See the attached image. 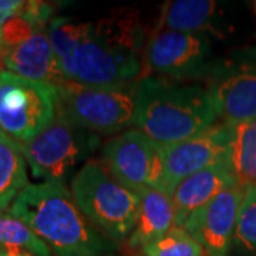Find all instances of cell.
<instances>
[{
    "label": "cell",
    "instance_id": "1",
    "mask_svg": "<svg viewBox=\"0 0 256 256\" xmlns=\"http://www.w3.org/2000/svg\"><path fill=\"white\" fill-rule=\"evenodd\" d=\"M9 210L56 256H104L116 248L84 216L64 182L28 184Z\"/></svg>",
    "mask_w": 256,
    "mask_h": 256
},
{
    "label": "cell",
    "instance_id": "2",
    "mask_svg": "<svg viewBox=\"0 0 256 256\" xmlns=\"http://www.w3.org/2000/svg\"><path fill=\"white\" fill-rule=\"evenodd\" d=\"M210 92L194 82L146 76L136 84L134 127L170 146L216 124Z\"/></svg>",
    "mask_w": 256,
    "mask_h": 256
},
{
    "label": "cell",
    "instance_id": "3",
    "mask_svg": "<svg viewBox=\"0 0 256 256\" xmlns=\"http://www.w3.org/2000/svg\"><path fill=\"white\" fill-rule=\"evenodd\" d=\"M144 32L136 18L87 23L63 78L92 87H128L141 73Z\"/></svg>",
    "mask_w": 256,
    "mask_h": 256
},
{
    "label": "cell",
    "instance_id": "4",
    "mask_svg": "<svg viewBox=\"0 0 256 256\" xmlns=\"http://www.w3.org/2000/svg\"><path fill=\"white\" fill-rule=\"evenodd\" d=\"M74 201L92 225L112 242L130 238L136 228L140 196L118 182L98 161H88L70 184Z\"/></svg>",
    "mask_w": 256,
    "mask_h": 256
},
{
    "label": "cell",
    "instance_id": "5",
    "mask_svg": "<svg viewBox=\"0 0 256 256\" xmlns=\"http://www.w3.org/2000/svg\"><path fill=\"white\" fill-rule=\"evenodd\" d=\"M57 114L92 134L124 132L136 120V86L92 87L64 80L56 87Z\"/></svg>",
    "mask_w": 256,
    "mask_h": 256
},
{
    "label": "cell",
    "instance_id": "6",
    "mask_svg": "<svg viewBox=\"0 0 256 256\" xmlns=\"http://www.w3.org/2000/svg\"><path fill=\"white\" fill-rule=\"evenodd\" d=\"M57 116L53 86L0 68V130L18 144L38 136Z\"/></svg>",
    "mask_w": 256,
    "mask_h": 256
},
{
    "label": "cell",
    "instance_id": "7",
    "mask_svg": "<svg viewBox=\"0 0 256 256\" xmlns=\"http://www.w3.org/2000/svg\"><path fill=\"white\" fill-rule=\"evenodd\" d=\"M98 146V137L56 116L38 136L20 144L28 168L40 182L64 180L86 161Z\"/></svg>",
    "mask_w": 256,
    "mask_h": 256
},
{
    "label": "cell",
    "instance_id": "8",
    "mask_svg": "<svg viewBox=\"0 0 256 256\" xmlns=\"http://www.w3.org/2000/svg\"><path fill=\"white\" fill-rule=\"evenodd\" d=\"M210 101L225 124L256 118V47H246L216 60L208 77Z\"/></svg>",
    "mask_w": 256,
    "mask_h": 256
},
{
    "label": "cell",
    "instance_id": "9",
    "mask_svg": "<svg viewBox=\"0 0 256 256\" xmlns=\"http://www.w3.org/2000/svg\"><path fill=\"white\" fill-rule=\"evenodd\" d=\"M144 63L150 76L178 82H195L210 76L215 62L206 33H182L160 28L144 50Z\"/></svg>",
    "mask_w": 256,
    "mask_h": 256
},
{
    "label": "cell",
    "instance_id": "10",
    "mask_svg": "<svg viewBox=\"0 0 256 256\" xmlns=\"http://www.w3.org/2000/svg\"><path fill=\"white\" fill-rule=\"evenodd\" d=\"M102 164L136 194L164 186V146L138 130H127L111 138L102 148Z\"/></svg>",
    "mask_w": 256,
    "mask_h": 256
},
{
    "label": "cell",
    "instance_id": "11",
    "mask_svg": "<svg viewBox=\"0 0 256 256\" xmlns=\"http://www.w3.org/2000/svg\"><path fill=\"white\" fill-rule=\"evenodd\" d=\"M230 142V124L216 122L212 127L178 144L164 146L165 176L162 191L172 195L176 185L210 165L226 162Z\"/></svg>",
    "mask_w": 256,
    "mask_h": 256
},
{
    "label": "cell",
    "instance_id": "12",
    "mask_svg": "<svg viewBox=\"0 0 256 256\" xmlns=\"http://www.w3.org/2000/svg\"><path fill=\"white\" fill-rule=\"evenodd\" d=\"M242 196L244 186H229L185 222L182 228L200 242L206 256H229Z\"/></svg>",
    "mask_w": 256,
    "mask_h": 256
},
{
    "label": "cell",
    "instance_id": "13",
    "mask_svg": "<svg viewBox=\"0 0 256 256\" xmlns=\"http://www.w3.org/2000/svg\"><path fill=\"white\" fill-rule=\"evenodd\" d=\"M2 64L6 72L54 88L64 82L46 28H37L26 42L6 50Z\"/></svg>",
    "mask_w": 256,
    "mask_h": 256
},
{
    "label": "cell",
    "instance_id": "14",
    "mask_svg": "<svg viewBox=\"0 0 256 256\" xmlns=\"http://www.w3.org/2000/svg\"><path fill=\"white\" fill-rule=\"evenodd\" d=\"M235 185L239 184L226 162L210 165L185 178L171 195L175 208V226L182 228L194 212L201 210L224 190Z\"/></svg>",
    "mask_w": 256,
    "mask_h": 256
},
{
    "label": "cell",
    "instance_id": "15",
    "mask_svg": "<svg viewBox=\"0 0 256 256\" xmlns=\"http://www.w3.org/2000/svg\"><path fill=\"white\" fill-rule=\"evenodd\" d=\"M138 196L137 224L128 238V246L131 249H141L175 228V208L170 194L148 188L138 192Z\"/></svg>",
    "mask_w": 256,
    "mask_h": 256
},
{
    "label": "cell",
    "instance_id": "16",
    "mask_svg": "<svg viewBox=\"0 0 256 256\" xmlns=\"http://www.w3.org/2000/svg\"><path fill=\"white\" fill-rule=\"evenodd\" d=\"M28 185L22 146L0 130V210H6Z\"/></svg>",
    "mask_w": 256,
    "mask_h": 256
},
{
    "label": "cell",
    "instance_id": "17",
    "mask_svg": "<svg viewBox=\"0 0 256 256\" xmlns=\"http://www.w3.org/2000/svg\"><path fill=\"white\" fill-rule=\"evenodd\" d=\"M228 165L240 186L256 185V118L230 124Z\"/></svg>",
    "mask_w": 256,
    "mask_h": 256
},
{
    "label": "cell",
    "instance_id": "18",
    "mask_svg": "<svg viewBox=\"0 0 256 256\" xmlns=\"http://www.w3.org/2000/svg\"><path fill=\"white\" fill-rule=\"evenodd\" d=\"M212 0H175L162 13V28L182 33H206L216 12Z\"/></svg>",
    "mask_w": 256,
    "mask_h": 256
},
{
    "label": "cell",
    "instance_id": "19",
    "mask_svg": "<svg viewBox=\"0 0 256 256\" xmlns=\"http://www.w3.org/2000/svg\"><path fill=\"white\" fill-rule=\"evenodd\" d=\"M87 30V23H80L68 18H54L47 26L46 32L60 73L68 67L76 48L78 47Z\"/></svg>",
    "mask_w": 256,
    "mask_h": 256
},
{
    "label": "cell",
    "instance_id": "20",
    "mask_svg": "<svg viewBox=\"0 0 256 256\" xmlns=\"http://www.w3.org/2000/svg\"><path fill=\"white\" fill-rule=\"evenodd\" d=\"M22 248L34 256H52V250L46 244L16 218L10 210H0V249Z\"/></svg>",
    "mask_w": 256,
    "mask_h": 256
},
{
    "label": "cell",
    "instance_id": "21",
    "mask_svg": "<svg viewBox=\"0 0 256 256\" xmlns=\"http://www.w3.org/2000/svg\"><path fill=\"white\" fill-rule=\"evenodd\" d=\"M142 256H206L204 248L184 228H172L140 249Z\"/></svg>",
    "mask_w": 256,
    "mask_h": 256
},
{
    "label": "cell",
    "instance_id": "22",
    "mask_svg": "<svg viewBox=\"0 0 256 256\" xmlns=\"http://www.w3.org/2000/svg\"><path fill=\"white\" fill-rule=\"evenodd\" d=\"M234 244L256 256V185H245Z\"/></svg>",
    "mask_w": 256,
    "mask_h": 256
},
{
    "label": "cell",
    "instance_id": "23",
    "mask_svg": "<svg viewBox=\"0 0 256 256\" xmlns=\"http://www.w3.org/2000/svg\"><path fill=\"white\" fill-rule=\"evenodd\" d=\"M36 30L37 28L23 16L10 18L0 28V47L6 52L26 42Z\"/></svg>",
    "mask_w": 256,
    "mask_h": 256
},
{
    "label": "cell",
    "instance_id": "24",
    "mask_svg": "<svg viewBox=\"0 0 256 256\" xmlns=\"http://www.w3.org/2000/svg\"><path fill=\"white\" fill-rule=\"evenodd\" d=\"M0 256H34L28 250L22 248H8V249H0Z\"/></svg>",
    "mask_w": 256,
    "mask_h": 256
},
{
    "label": "cell",
    "instance_id": "25",
    "mask_svg": "<svg viewBox=\"0 0 256 256\" xmlns=\"http://www.w3.org/2000/svg\"><path fill=\"white\" fill-rule=\"evenodd\" d=\"M3 56H4V50L0 47V63H2V60H3Z\"/></svg>",
    "mask_w": 256,
    "mask_h": 256
},
{
    "label": "cell",
    "instance_id": "26",
    "mask_svg": "<svg viewBox=\"0 0 256 256\" xmlns=\"http://www.w3.org/2000/svg\"><path fill=\"white\" fill-rule=\"evenodd\" d=\"M250 4H252V10H254V13H255V16H256V0L255 2H252Z\"/></svg>",
    "mask_w": 256,
    "mask_h": 256
}]
</instances>
